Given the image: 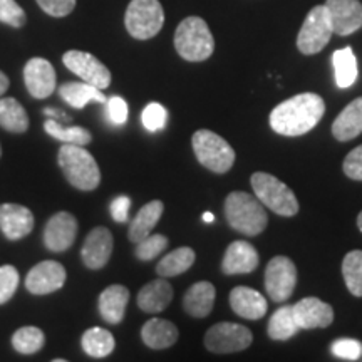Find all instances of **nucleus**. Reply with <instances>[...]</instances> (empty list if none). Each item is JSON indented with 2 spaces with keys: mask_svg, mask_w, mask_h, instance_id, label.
<instances>
[{
  "mask_svg": "<svg viewBox=\"0 0 362 362\" xmlns=\"http://www.w3.org/2000/svg\"><path fill=\"white\" fill-rule=\"evenodd\" d=\"M325 103L319 94L302 93L280 103L270 112V128L282 136H302L319 124Z\"/></svg>",
  "mask_w": 362,
  "mask_h": 362,
  "instance_id": "f257e3e1",
  "label": "nucleus"
},
{
  "mask_svg": "<svg viewBox=\"0 0 362 362\" xmlns=\"http://www.w3.org/2000/svg\"><path fill=\"white\" fill-rule=\"evenodd\" d=\"M225 218L233 230L247 237L260 235L269 223L265 206L259 198L247 192H232L226 197Z\"/></svg>",
  "mask_w": 362,
  "mask_h": 362,
  "instance_id": "f03ea898",
  "label": "nucleus"
},
{
  "mask_svg": "<svg viewBox=\"0 0 362 362\" xmlns=\"http://www.w3.org/2000/svg\"><path fill=\"white\" fill-rule=\"evenodd\" d=\"M57 161L66 180L81 192H93L101 183V171L98 163L84 146L62 144Z\"/></svg>",
  "mask_w": 362,
  "mask_h": 362,
  "instance_id": "7ed1b4c3",
  "label": "nucleus"
},
{
  "mask_svg": "<svg viewBox=\"0 0 362 362\" xmlns=\"http://www.w3.org/2000/svg\"><path fill=\"white\" fill-rule=\"evenodd\" d=\"M175 47L185 61H206L215 51V39L202 17H187L175 33Z\"/></svg>",
  "mask_w": 362,
  "mask_h": 362,
  "instance_id": "20e7f679",
  "label": "nucleus"
},
{
  "mask_svg": "<svg viewBox=\"0 0 362 362\" xmlns=\"http://www.w3.org/2000/svg\"><path fill=\"white\" fill-rule=\"evenodd\" d=\"M250 183L253 193L262 202V205L274 214L280 216H296L298 214L296 193L274 175L259 171L252 175Z\"/></svg>",
  "mask_w": 362,
  "mask_h": 362,
  "instance_id": "39448f33",
  "label": "nucleus"
},
{
  "mask_svg": "<svg viewBox=\"0 0 362 362\" xmlns=\"http://www.w3.org/2000/svg\"><path fill=\"white\" fill-rule=\"evenodd\" d=\"M197 160L214 173H226L235 163V151L228 141L210 129H198L192 138Z\"/></svg>",
  "mask_w": 362,
  "mask_h": 362,
  "instance_id": "423d86ee",
  "label": "nucleus"
},
{
  "mask_svg": "<svg viewBox=\"0 0 362 362\" xmlns=\"http://www.w3.org/2000/svg\"><path fill=\"white\" fill-rule=\"evenodd\" d=\"M124 24L129 35L138 40L153 39L165 24L160 0H131L126 8Z\"/></svg>",
  "mask_w": 362,
  "mask_h": 362,
  "instance_id": "0eeeda50",
  "label": "nucleus"
},
{
  "mask_svg": "<svg viewBox=\"0 0 362 362\" xmlns=\"http://www.w3.org/2000/svg\"><path fill=\"white\" fill-rule=\"evenodd\" d=\"M334 30L330 24V17L325 6H315L307 13L304 24L300 27V33L297 37L298 51L305 56L320 52L329 44Z\"/></svg>",
  "mask_w": 362,
  "mask_h": 362,
  "instance_id": "6e6552de",
  "label": "nucleus"
},
{
  "mask_svg": "<svg viewBox=\"0 0 362 362\" xmlns=\"http://www.w3.org/2000/svg\"><path fill=\"white\" fill-rule=\"evenodd\" d=\"M297 285V267L288 257L277 255L265 269V291L272 302H287Z\"/></svg>",
  "mask_w": 362,
  "mask_h": 362,
  "instance_id": "1a4fd4ad",
  "label": "nucleus"
},
{
  "mask_svg": "<svg viewBox=\"0 0 362 362\" xmlns=\"http://www.w3.org/2000/svg\"><path fill=\"white\" fill-rule=\"evenodd\" d=\"M253 342L250 329L233 322H220L208 329L205 347L215 354H232L245 351Z\"/></svg>",
  "mask_w": 362,
  "mask_h": 362,
  "instance_id": "9d476101",
  "label": "nucleus"
},
{
  "mask_svg": "<svg viewBox=\"0 0 362 362\" xmlns=\"http://www.w3.org/2000/svg\"><path fill=\"white\" fill-rule=\"evenodd\" d=\"M62 62L71 72L78 74L84 83L96 86L99 89L110 88L111 72L93 54L83 51H67L62 56Z\"/></svg>",
  "mask_w": 362,
  "mask_h": 362,
  "instance_id": "9b49d317",
  "label": "nucleus"
},
{
  "mask_svg": "<svg viewBox=\"0 0 362 362\" xmlns=\"http://www.w3.org/2000/svg\"><path fill=\"white\" fill-rule=\"evenodd\" d=\"M66 269L59 262L44 260L30 269L25 277V288L34 296L57 292L66 284Z\"/></svg>",
  "mask_w": 362,
  "mask_h": 362,
  "instance_id": "f8f14e48",
  "label": "nucleus"
},
{
  "mask_svg": "<svg viewBox=\"0 0 362 362\" xmlns=\"http://www.w3.org/2000/svg\"><path fill=\"white\" fill-rule=\"evenodd\" d=\"M78 220L69 211H59L47 221L44 228V245L51 252H66L76 242Z\"/></svg>",
  "mask_w": 362,
  "mask_h": 362,
  "instance_id": "ddd939ff",
  "label": "nucleus"
},
{
  "mask_svg": "<svg viewBox=\"0 0 362 362\" xmlns=\"http://www.w3.org/2000/svg\"><path fill=\"white\" fill-rule=\"evenodd\" d=\"M327 8L334 34L351 35L362 29V4L359 0H327Z\"/></svg>",
  "mask_w": 362,
  "mask_h": 362,
  "instance_id": "4468645a",
  "label": "nucleus"
},
{
  "mask_svg": "<svg viewBox=\"0 0 362 362\" xmlns=\"http://www.w3.org/2000/svg\"><path fill=\"white\" fill-rule=\"evenodd\" d=\"M24 83L35 99L49 98L56 89V71L44 57H33L24 67Z\"/></svg>",
  "mask_w": 362,
  "mask_h": 362,
  "instance_id": "2eb2a0df",
  "label": "nucleus"
},
{
  "mask_svg": "<svg viewBox=\"0 0 362 362\" xmlns=\"http://www.w3.org/2000/svg\"><path fill=\"white\" fill-rule=\"evenodd\" d=\"M112 247H115V240H112L110 230L104 226H96L94 230H90L83 243V250H81L84 265L90 270L103 269L111 259Z\"/></svg>",
  "mask_w": 362,
  "mask_h": 362,
  "instance_id": "dca6fc26",
  "label": "nucleus"
},
{
  "mask_svg": "<svg viewBox=\"0 0 362 362\" xmlns=\"http://www.w3.org/2000/svg\"><path fill=\"white\" fill-rule=\"evenodd\" d=\"M293 314L300 330L325 329L332 324L334 309L317 297H305L293 305Z\"/></svg>",
  "mask_w": 362,
  "mask_h": 362,
  "instance_id": "f3484780",
  "label": "nucleus"
},
{
  "mask_svg": "<svg viewBox=\"0 0 362 362\" xmlns=\"http://www.w3.org/2000/svg\"><path fill=\"white\" fill-rule=\"evenodd\" d=\"M35 220L29 208L4 203L0 205V230L8 240H21L34 230Z\"/></svg>",
  "mask_w": 362,
  "mask_h": 362,
  "instance_id": "a211bd4d",
  "label": "nucleus"
},
{
  "mask_svg": "<svg viewBox=\"0 0 362 362\" xmlns=\"http://www.w3.org/2000/svg\"><path fill=\"white\" fill-rule=\"evenodd\" d=\"M259 253L252 243L237 240L226 248L223 262H221V272L225 275L252 274L259 267Z\"/></svg>",
  "mask_w": 362,
  "mask_h": 362,
  "instance_id": "6ab92c4d",
  "label": "nucleus"
},
{
  "mask_svg": "<svg viewBox=\"0 0 362 362\" xmlns=\"http://www.w3.org/2000/svg\"><path fill=\"white\" fill-rule=\"evenodd\" d=\"M230 305L235 314L248 320L262 319L269 309L265 297L260 292H257L255 288L243 287V285L235 287L230 292Z\"/></svg>",
  "mask_w": 362,
  "mask_h": 362,
  "instance_id": "aec40b11",
  "label": "nucleus"
},
{
  "mask_svg": "<svg viewBox=\"0 0 362 362\" xmlns=\"http://www.w3.org/2000/svg\"><path fill=\"white\" fill-rule=\"evenodd\" d=\"M129 302V291L124 285L115 284L104 288L99 296V314L107 324L117 325L123 322L126 307Z\"/></svg>",
  "mask_w": 362,
  "mask_h": 362,
  "instance_id": "412c9836",
  "label": "nucleus"
},
{
  "mask_svg": "<svg viewBox=\"0 0 362 362\" xmlns=\"http://www.w3.org/2000/svg\"><path fill=\"white\" fill-rule=\"evenodd\" d=\"M173 300V287L165 277L144 285L138 293V305L148 314H160Z\"/></svg>",
  "mask_w": 362,
  "mask_h": 362,
  "instance_id": "4be33fe9",
  "label": "nucleus"
},
{
  "mask_svg": "<svg viewBox=\"0 0 362 362\" xmlns=\"http://www.w3.org/2000/svg\"><path fill=\"white\" fill-rule=\"evenodd\" d=\"M216 291L214 284L197 282L188 288L183 297V309L188 315L197 319H205L211 314L215 305Z\"/></svg>",
  "mask_w": 362,
  "mask_h": 362,
  "instance_id": "5701e85b",
  "label": "nucleus"
},
{
  "mask_svg": "<svg viewBox=\"0 0 362 362\" xmlns=\"http://www.w3.org/2000/svg\"><path fill=\"white\" fill-rule=\"evenodd\" d=\"M362 133V98L347 104L332 124V134L337 141L346 143Z\"/></svg>",
  "mask_w": 362,
  "mask_h": 362,
  "instance_id": "b1692460",
  "label": "nucleus"
},
{
  "mask_svg": "<svg viewBox=\"0 0 362 362\" xmlns=\"http://www.w3.org/2000/svg\"><path fill=\"white\" fill-rule=\"evenodd\" d=\"M143 342L146 344L149 349L161 351L168 349L178 341V329L173 322L165 319H149L141 329Z\"/></svg>",
  "mask_w": 362,
  "mask_h": 362,
  "instance_id": "393cba45",
  "label": "nucleus"
},
{
  "mask_svg": "<svg viewBox=\"0 0 362 362\" xmlns=\"http://www.w3.org/2000/svg\"><path fill=\"white\" fill-rule=\"evenodd\" d=\"M163 210H165V205L160 200H153L144 205L141 210L138 211V215L134 216L133 221L129 223L128 230V238L129 242L139 243L141 240L151 235V230L155 228L160 221Z\"/></svg>",
  "mask_w": 362,
  "mask_h": 362,
  "instance_id": "a878e982",
  "label": "nucleus"
},
{
  "mask_svg": "<svg viewBox=\"0 0 362 362\" xmlns=\"http://www.w3.org/2000/svg\"><path fill=\"white\" fill-rule=\"evenodd\" d=\"M59 94L69 106L76 110H83L89 103H101L106 104V96L103 94V89L89 83H64L59 88Z\"/></svg>",
  "mask_w": 362,
  "mask_h": 362,
  "instance_id": "bb28decb",
  "label": "nucleus"
},
{
  "mask_svg": "<svg viewBox=\"0 0 362 362\" xmlns=\"http://www.w3.org/2000/svg\"><path fill=\"white\" fill-rule=\"evenodd\" d=\"M300 330L298 327L296 314H293V305H282L274 312L270 317L269 325H267V334L272 341H288Z\"/></svg>",
  "mask_w": 362,
  "mask_h": 362,
  "instance_id": "cd10ccee",
  "label": "nucleus"
},
{
  "mask_svg": "<svg viewBox=\"0 0 362 362\" xmlns=\"http://www.w3.org/2000/svg\"><path fill=\"white\" fill-rule=\"evenodd\" d=\"M197 259V253L193 252V248L189 247H180L176 250L170 252L168 255H165L160 260V264L156 265V272L160 277H178V275L185 274V272L192 269Z\"/></svg>",
  "mask_w": 362,
  "mask_h": 362,
  "instance_id": "c85d7f7f",
  "label": "nucleus"
},
{
  "mask_svg": "<svg viewBox=\"0 0 362 362\" xmlns=\"http://www.w3.org/2000/svg\"><path fill=\"white\" fill-rule=\"evenodd\" d=\"M334 72H336V84L341 89L351 88L359 76V67H357V59L351 47L339 49L332 54Z\"/></svg>",
  "mask_w": 362,
  "mask_h": 362,
  "instance_id": "c756f323",
  "label": "nucleus"
},
{
  "mask_svg": "<svg viewBox=\"0 0 362 362\" xmlns=\"http://www.w3.org/2000/svg\"><path fill=\"white\" fill-rule=\"evenodd\" d=\"M81 346H83V351L89 357L101 359V357L110 356L115 351L116 341L110 330L103 327H90L81 337Z\"/></svg>",
  "mask_w": 362,
  "mask_h": 362,
  "instance_id": "7c9ffc66",
  "label": "nucleus"
},
{
  "mask_svg": "<svg viewBox=\"0 0 362 362\" xmlns=\"http://www.w3.org/2000/svg\"><path fill=\"white\" fill-rule=\"evenodd\" d=\"M0 126L11 133H25L29 129V116L17 99H0Z\"/></svg>",
  "mask_w": 362,
  "mask_h": 362,
  "instance_id": "2f4dec72",
  "label": "nucleus"
},
{
  "mask_svg": "<svg viewBox=\"0 0 362 362\" xmlns=\"http://www.w3.org/2000/svg\"><path fill=\"white\" fill-rule=\"evenodd\" d=\"M44 129L49 136H52L54 139L61 141L62 144H78V146H86L93 141V136L86 128L81 126H66L64 123H59V121L49 117L44 123Z\"/></svg>",
  "mask_w": 362,
  "mask_h": 362,
  "instance_id": "473e14b6",
  "label": "nucleus"
},
{
  "mask_svg": "<svg viewBox=\"0 0 362 362\" xmlns=\"http://www.w3.org/2000/svg\"><path fill=\"white\" fill-rule=\"evenodd\" d=\"M342 277L354 297H362V250H352L342 260Z\"/></svg>",
  "mask_w": 362,
  "mask_h": 362,
  "instance_id": "72a5a7b5",
  "label": "nucleus"
},
{
  "mask_svg": "<svg viewBox=\"0 0 362 362\" xmlns=\"http://www.w3.org/2000/svg\"><path fill=\"white\" fill-rule=\"evenodd\" d=\"M45 336L39 327H33V325H27V327H21L16 330V334L12 336V346L19 354L30 356L39 352L44 347Z\"/></svg>",
  "mask_w": 362,
  "mask_h": 362,
  "instance_id": "f704fd0d",
  "label": "nucleus"
},
{
  "mask_svg": "<svg viewBox=\"0 0 362 362\" xmlns=\"http://www.w3.org/2000/svg\"><path fill=\"white\" fill-rule=\"evenodd\" d=\"M166 247H168V238H166L165 235H149V237L141 240L139 243H136L134 255L138 260L149 262L156 259Z\"/></svg>",
  "mask_w": 362,
  "mask_h": 362,
  "instance_id": "c9c22d12",
  "label": "nucleus"
},
{
  "mask_svg": "<svg viewBox=\"0 0 362 362\" xmlns=\"http://www.w3.org/2000/svg\"><path fill=\"white\" fill-rule=\"evenodd\" d=\"M19 287V272L12 265L0 267V305L11 300Z\"/></svg>",
  "mask_w": 362,
  "mask_h": 362,
  "instance_id": "e433bc0d",
  "label": "nucleus"
},
{
  "mask_svg": "<svg viewBox=\"0 0 362 362\" xmlns=\"http://www.w3.org/2000/svg\"><path fill=\"white\" fill-rule=\"evenodd\" d=\"M141 119L144 128L151 131V133H155V131L165 128L166 119H168V112H166L165 106H161L160 103H151L144 107Z\"/></svg>",
  "mask_w": 362,
  "mask_h": 362,
  "instance_id": "4c0bfd02",
  "label": "nucleus"
},
{
  "mask_svg": "<svg viewBox=\"0 0 362 362\" xmlns=\"http://www.w3.org/2000/svg\"><path fill=\"white\" fill-rule=\"evenodd\" d=\"M330 351L342 361L362 359V342L356 341V339H337L330 346Z\"/></svg>",
  "mask_w": 362,
  "mask_h": 362,
  "instance_id": "58836bf2",
  "label": "nucleus"
},
{
  "mask_svg": "<svg viewBox=\"0 0 362 362\" xmlns=\"http://www.w3.org/2000/svg\"><path fill=\"white\" fill-rule=\"evenodd\" d=\"M25 12L16 0H0V22L12 27L25 25Z\"/></svg>",
  "mask_w": 362,
  "mask_h": 362,
  "instance_id": "ea45409f",
  "label": "nucleus"
},
{
  "mask_svg": "<svg viewBox=\"0 0 362 362\" xmlns=\"http://www.w3.org/2000/svg\"><path fill=\"white\" fill-rule=\"evenodd\" d=\"M128 104L123 98L119 96H111L106 101V116L110 119L111 124L115 126H123L128 121Z\"/></svg>",
  "mask_w": 362,
  "mask_h": 362,
  "instance_id": "a19ab883",
  "label": "nucleus"
},
{
  "mask_svg": "<svg viewBox=\"0 0 362 362\" xmlns=\"http://www.w3.org/2000/svg\"><path fill=\"white\" fill-rule=\"evenodd\" d=\"M342 170L347 178L354 181H362V144L352 149L349 155L346 156Z\"/></svg>",
  "mask_w": 362,
  "mask_h": 362,
  "instance_id": "79ce46f5",
  "label": "nucleus"
},
{
  "mask_svg": "<svg viewBox=\"0 0 362 362\" xmlns=\"http://www.w3.org/2000/svg\"><path fill=\"white\" fill-rule=\"evenodd\" d=\"M39 7L52 17H66L74 11L76 0H37Z\"/></svg>",
  "mask_w": 362,
  "mask_h": 362,
  "instance_id": "37998d69",
  "label": "nucleus"
},
{
  "mask_svg": "<svg viewBox=\"0 0 362 362\" xmlns=\"http://www.w3.org/2000/svg\"><path fill=\"white\" fill-rule=\"evenodd\" d=\"M129 208H131V198L126 197V194H119V197H116L115 200L111 202V206H110L111 216L115 218V221H117V223H124V221H128Z\"/></svg>",
  "mask_w": 362,
  "mask_h": 362,
  "instance_id": "c03bdc74",
  "label": "nucleus"
},
{
  "mask_svg": "<svg viewBox=\"0 0 362 362\" xmlns=\"http://www.w3.org/2000/svg\"><path fill=\"white\" fill-rule=\"evenodd\" d=\"M44 115L52 117V119L59 121V123H69L71 121V116H66V112L59 111V110H54V107H45L44 110Z\"/></svg>",
  "mask_w": 362,
  "mask_h": 362,
  "instance_id": "a18cd8bd",
  "label": "nucleus"
},
{
  "mask_svg": "<svg viewBox=\"0 0 362 362\" xmlns=\"http://www.w3.org/2000/svg\"><path fill=\"white\" fill-rule=\"evenodd\" d=\"M8 89V78L0 71V96Z\"/></svg>",
  "mask_w": 362,
  "mask_h": 362,
  "instance_id": "49530a36",
  "label": "nucleus"
},
{
  "mask_svg": "<svg viewBox=\"0 0 362 362\" xmlns=\"http://www.w3.org/2000/svg\"><path fill=\"white\" fill-rule=\"evenodd\" d=\"M203 221H205V223H214L215 215L210 214V211H206V214H203Z\"/></svg>",
  "mask_w": 362,
  "mask_h": 362,
  "instance_id": "de8ad7c7",
  "label": "nucleus"
},
{
  "mask_svg": "<svg viewBox=\"0 0 362 362\" xmlns=\"http://www.w3.org/2000/svg\"><path fill=\"white\" fill-rule=\"evenodd\" d=\"M357 228H359L362 232V211L359 215H357Z\"/></svg>",
  "mask_w": 362,
  "mask_h": 362,
  "instance_id": "09e8293b",
  "label": "nucleus"
},
{
  "mask_svg": "<svg viewBox=\"0 0 362 362\" xmlns=\"http://www.w3.org/2000/svg\"><path fill=\"white\" fill-rule=\"evenodd\" d=\"M0 156H2V146H0Z\"/></svg>",
  "mask_w": 362,
  "mask_h": 362,
  "instance_id": "8fccbe9b",
  "label": "nucleus"
}]
</instances>
